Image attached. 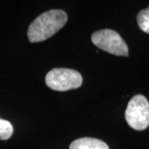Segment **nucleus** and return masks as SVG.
<instances>
[{
	"instance_id": "obj_2",
	"label": "nucleus",
	"mask_w": 149,
	"mask_h": 149,
	"mask_svg": "<svg viewBox=\"0 0 149 149\" xmlns=\"http://www.w3.org/2000/svg\"><path fill=\"white\" fill-rule=\"evenodd\" d=\"M45 81L53 91H66L79 88L82 85L83 78L80 72L74 70L55 68L47 74Z\"/></svg>"
},
{
	"instance_id": "obj_5",
	"label": "nucleus",
	"mask_w": 149,
	"mask_h": 149,
	"mask_svg": "<svg viewBox=\"0 0 149 149\" xmlns=\"http://www.w3.org/2000/svg\"><path fill=\"white\" fill-rule=\"evenodd\" d=\"M70 149H109L104 142L93 138H81L73 141Z\"/></svg>"
},
{
	"instance_id": "obj_6",
	"label": "nucleus",
	"mask_w": 149,
	"mask_h": 149,
	"mask_svg": "<svg viewBox=\"0 0 149 149\" xmlns=\"http://www.w3.org/2000/svg\"><path fill=\"white\" fill-rule=\"evenodd\" d=\"M137 20L140 29L149 34V7L139 12L137 16Z\"/></svg>"
},
{
	"instance_id": "obj_1",
	"label": "nucleus",
	"mask_w": 149,
	"mask_h": 149,
	"mask_svg": "<svg viewBox=\"0 0 149 149\" xmlns=\"http://www.w3.org/2000/svg\"><path fill=\"white\" fill-rule=\"evenodd\" d=\"M68 17L60 9H52L42 13L28 27L27 37L31 42H39L52 37L64 27Z\"/></svg>"
},
{
	"instance_id": "obj_4",
	"label": "nucleus",
	"mask_w": 149,
	"mask_h": 149,
	"mask_svg": "<svg viewBox=\"0 0 149 149\" xmlns=\"http://www.w3.org/2000/svg\"><path fill=\"white\" fill-rule=\"evenodd\" d=\"M91 41L96 47L109 53L128 56V47L117 32L111 29H103L94 32Z\"/></svg>"
},
{
	"instance_id": "obj_3",
	"label": "nucleus",
	"mask_w": 149,
	"mask_h": 149,
	"mask_svg": "<svg viewBox=\"0 0 149 149\" xmlns=\"http://www.w3.org/2000/svg\"><path fill=\"white\" fill-rule=\"evenodd\" d=\"M128 124L133 129L142 131L149 126V102L145 96L137 95L128 102L125 111Z\"/></svg>"
},
{
	"instance_id": "obj_7",
	"label": "nucleus",
	"mask_w": 149,
	"mask_h": 149,
	"mask_svg": "<svg viewBox=\"0 0 149 149\" xmlns=\"http://www.w3.org/2000/svg\"><path fill=\"white\" fill-rule=\"evenodd\" d=\"M13 133V127L8 120L0 118V139L7 140L10 139Z\"/></svg>"
}]
</instances>
